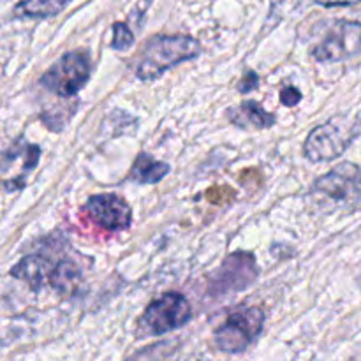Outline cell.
<instances>
[{"mask_svg": "<svg viewBox=\"0 0 361 361\" xmlns=\"http://www.w3.org/2000/svg\"><path fill=\"white\" fill-rule=\"evenodd\" d=\"M200 41L190 35H154L141 51L136 76L141 81H154L161 78L166 71L200 56Z\"/></svg>", "mask_w": 361, "mask_h": 361, "instance_id": "cell-1", "label": "cell"}, {"mask_svg": "<svg viewBox=\"0 0 361 361\" xmlns=\"http://www.w3.org/2000/svg\"><path fill=\"white\" fill-rule=\"evenodd\" d=\"M358 120L349 115H335L310 130L303 143V154L310 162H328L341 157L358 136Z\"/></svg>", "mask_w": 361, "mask_h": 361, "instance_id": "cell-2", "label": "cell"}, {"mask_svg": "<svg viewBox=\"0 0 361 361\" xmlns=\"http://www.w3.org/2000/svg\"><path fill=\"white\" fill-rule=\"evenodd\" d=\"M264 328V312L259 307H242L226 317L224 323L215 330V345L222 353L238 355L243 353Z\"/></svg>", "mask_w": 361, "mask_h": 361, "instance_id": "cell-3", "label": "cell"}, {"mask_svg": "<svg viewBox=\"0 0 361 361\" xmlns=\"http://www.w3.org/2000/svg\"><path fill=\"white\" fill-rule=\"evenodd\" d=\"M92 76V59L87 51H69L60 56L41 76L39 83L46 90L63 99L74 97Z\"/></svg>", "mask_w": 361, "mask_h": 361, "instance_id": "cell-4", "label": "cell"}, {"mask_svg": "<svg viewBox=\"0 0 361 361\" xmlns=\"http://www.w3.org/2000/svg\"><path fill=\"white\" fill-rule=\"evenodd\" d=\"M192 317V309L185 296L178 293H168L161 298L154 300L145 309L143 316L137 321V334L145 335H164L173 330L185 326Z\"/></svg>", "mask_w": 361, "mask_h": 361, "instance_id": "cell-5", "label": "cell"}, {"mask_svg": "<svg viewBox=\"0 0 361 361\" xmlns=\"http://www.w3.org/2000/svg\"><path fill=\"white\" fill-rule=\"evenodd\" d=\"M257 263L254 254L240 250L222 261L221 267L210 277V295L226 296L229 293L243 291L257 279Z\"/></svg>", "mask_w": 361, "mask_h": 361, "instance_id": "cell-6", "label": "cell"}, {"mask_svg": "<svg viewBox=\"0 0 361 361\" xmlns=\"http://www.w3.org/2000/svg\"><path fill=\"white\" fill-rule=\"evenodd\" d=\"M361 55V23L338 20L331 25L323 41L312 49L317 62H344Z\"/></svg>", "mask_w": 361, "mask_h": 361, "instance_id": "cell-7", "label": "cell"}, {"mask_svg": "<svg viewBox=\"0 0 361 361\" xmlns=\"http://www.w3.org/2000/svg\"><path fill=\"white\" fill-rule=\"evenodd\" d=\"M312 192L338 203H358L361 200V169L351 162H342L314 182Z\"/></svg>", "mask_w": 361, "mask_h": 361, "instance_id": "cell-8", "label": "cell"}, {"mask_svg": "<svg viewBox=\"0 0 361 361\" xmlns=\"http://www.w3.org/2000/svg\"><path fill=\"white\" fill-rule=\"evenodd\" d=\"M85 214L102 229L123 231L130 226L133 210L123 197L116 194H97L92 196L83 207Z\"/></svg>", "mask_w": 361, "mask_h": 361, "instance_id": "cell-9", "label": "cell"}, {"mask_svg": "<svg viewBox=\"0 0 361 361\" xmlns=\"http://www.w3.org/2000/svg\"><path fill=\"white\" fill-rule=\"evenodd\" d=\"M55 264L42 254H28L11 268V275L25 282L32 291H39L48 282Z\"/></svg>", "mask_w": 361, "mask_h": 361, "instance_id": "cell-10", "label": "cell"}, {"mask_svg": "<svg viewBox=\"0 0 361 361\" xmlns=\"http://www.w3.org/2000/svg\"><path fill=\"white\" fill-rule=\"evenodd\" d=\"M226 118L240 129H270L277 122V116L256 101H243L242 104L233 106L226 113Z\"/></svg>", "mask_w": 361, "mask_h": 361, "instance_id": "cell-11", "label": "cell"}, {"mask_svg": "<svg viewBox=\"0 0 361 361\" xmlns=\"http://www.w3.org/2000/svg\"><path fill=\"white\" fill-rule=\"evenodd\" d=\"M168 173L169 164L157 161V159H154L150 154H147V152H141V154H137V157L134 159V164L129 173V180L141 183V185H147V183H159Z\"/></svg>", "mask_w": 361, "mask_h": 361, "instance_id": "cell-12", "label": "cell"}, {"mask_svg": "<svg viewBox=\"0 0 361 361\" xmlns=\"http://www.w3.org/2000/svg\"><path fill=\"white\" fill-rule=\"evenodd\" d=\"M48 282L56 293H60L63 296H69L80 288L81 271L76 263H73L69 259H62L53 267Z\"/></svg>", "mask_w": 361, "mask_h": 361, "instance_id": "cell-13", "label": "cell"}, {"mask_svg": "<svg viewBox=\"0 0 361 361\" xmlns=\"http://www.w3.org/2000/svg\"><path fill=\"white\" fill-rule=\"evenodd\" d=\"M71 0H21L14 7V16L18 18H49L56 16L67 7Z\"/></svg>", "mask_w": 361, "mask_h": 361, "instance_id": "cell-14", "label": "cell"}, {"mask_svg": "<svg viewBox=\"0 0 361 361\" xmlns=\"http://www.w3.org/2000/svg\"><path fill=\"white\" fill-rule=\"evenodd\" d=\"M134 44V34L126 23L116 21L113 25V39H111V48L116 51H127L130 46Z\"/></svg>", "mask_w": 361, "mask_h": 361, "instance_id": "cell-15", "label": "cell"}, {"mask_svg": "<svg viewBox=\"0 0 361 361\" xmlns=\"http://www.w3.org/2000/svg\"><path fill=\"white\" fill-rule=\"evenodd\" d=\"M302 97H303L302 92H300L296 87H293V85H289V87H284L281 90V102L284 106H288V108H293V106L300 104Z\"/></svg>", "mask_w": 361, "mask_h": 361, "instance_id": "cell-16", "label": "cell"}, {"mask_svg": "<svg viewBox=\"0 0 361 361\" xmlns=\"http://www.w3.org/2000/svg\"><path fill=\"white\" fill-rule=\"evenodd\" d=\"M257 83H259V76L254 71H247L243 74L242 80L238 81V92L240 94H250L252 90H256Z\"/></svg>", "mask_w": 361, "mask_h": 361, "instance_id": "cell-17", "label": "cell"}, {"mask_svg": "<svg viewBox=\"0 0 361 361\" xmlns=\"http://www.w3.org/2000/svg\"><path fill=\"white\" fill-rule=\"evenodd\" d=\"M316 2L324 7H338V6H353V4H358L361 0H316Z\"/></svg>", "mask_w": 361, "mask_h": 361, "instance_id": "cell-18", "label": "cell"}, {"mask_svg": "<svg viewBox=\"0 0 361 361\" xmlns=\"http://www.w3.org/2000/svg\"><path fill=\"white\" fill-rule=\"evenodd\" d=\"M175 361H197V358L196 356H182V358H178Z\"/></svg>", "mask_w": 361, "mask_h": 361, "instance_id": "cell-19", "label": "cell"}]
</instances>
